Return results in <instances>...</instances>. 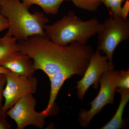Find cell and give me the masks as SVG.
Returning <instances> with one entry per match:
<instances>
[{"mask_svg": "<svg viewBox=\"0 0 129 129\" xmlns=\"http://www.w3.org/2000/svg\"><path fill=\"white\" fill-rule=\"evenodd\" d=\"M19 51L32 59L35 70L44 72L48 78L64 71L83 76L94 53L89 45L78 42L58 45L45 35L30 37L18 42Z\"/></svg>", "mask_w": 129, "mask_h": 129, "instance_id": "cell-1", "label": "cell"}, {"mask_svg": "<svg viewBox=\"0 0 129 129\" xmlns=\"http://www.w3.org/2000/svg\"><path fill=\"white\" fill-rule=\"evenodd\" d=\"M0 13L9 22L7 33L18 40L38 35H45L44 26L49 20L43 13H30L19 0H0Z\"/></svg>", "mask_w": 129, "mask_h": 129, "instance_id": "cell-2", "label": "cell"}, {"mask_svg": "<svg viewBox=\"0 0 129 129\" xmlns=\"http://www.w3.org/2000/svg\"><path fill=\"white\" fill-rule=\"evenodd\" d=\"M103 27V24L95 18L84 21L70 11L52 25H44V29L51 41L66 46L75 42L86 44Z\"/></svg>", "mask_w": 129, "mask_h": 129, "instance_id": "cell-3", "label": "cell"}, {"mask_svg": "<svg viewBox=\"0 0 129 129\" xmlns=\"http://www.w3.org/2000/svg\"><path fill=\"white\" fill-rule=\"evenodd\" d=\"M103 24V28L98 34L97 50L106 54L111 68L114 70L113 57L114 51L121 42L129 39V19L110 16Z\"/></svg>", "mask_w": 129, "mask_h": 129, "instance_id": "cell-4", "label": "cell"}, {"mask_svg": "<svg viewBox=\"0 0 129 129\" xmlns=\"http://www.w3.org/2000/svg\"><path fill=\"white\" fill-rule=\"evenodd\" d=\"M119 74V71L113 70L107 71L102 75L99 79L100 90L96 97L89 104L90 109L88 111L81 109L79 113V122L81 127H88L93 117L107 104H114Z\"/></svg>", "mask_w": 129, "mask_h": 129, "instance_id": "cell-5", "label": "cell"}, {"mask_svg": "<svg viewBox=\"0 0 129 129\" xmlns=\"http://www.w3.org/2000/svg\"><path fill=\"white\" fill-rule=\"evenodd\" d=\"M5 74L6 83L3 91L5 102L2 107V112L6 114V112L19 99L36 92L38 81L33 76L19 75L9 70Z\"/></svg>", "mask_w": 129, "mask_h": 129, "instance_id": "cell-6", "label": "cell"}, {"mask_svg": "<svg viewBox=\"0 0 129 129\" xmlns=\"http://www.w3.org/2000/svg\"><path fill=\"white\" fill-rule=\"evenodd\" d=\"M36 99L32 94L26 95L19 99L6 113L16 122L17 129H23L32 125L42 128L45 123L46 117L35 109Z\"/></svg>", "mask_w": 129, "mask_h": 129, "instance_id": "cell-7", "label": "cell"}, {"mask_svg": "<svg viewBox=\"0 0 129 129\" xmlns=\"http://www.w3.org/2000/svg\"><path fill=\"white\" fill-rule=\"evenodd\" d=\"M112 69L106 56L101 55V51L96 50L92 54L89 62L81 80L77 82L76 88L79 99L83 100L86 92L90 86L98 88L100 77L104 72Z\"/></svg>", "mask_w": 129, "mask_h": 129, "instance_id": "cell-8", "label": "cell"}, {"mask_svg": "<svg viewBox=\"0 0 129 129\" xmlns=\"http://www.w3.org/2000/svg\"><path fill=\"white\" fill-rule=\"evenodd\" d=\"M1 67L14 73L25 76H33L35 71L31 59L20 51L8 58Z\"/></svg>", "mask_w": 129, "mask_h": 129, "instance_id": "cell-9", "label": "cell"}, {"mask_svg": "<svg viewBox=\"0 0 129 129\" xmlns=\"http://www.w3.org/2000/svg\"><path fill=\"white\" fill-rule=\"evenodd\" d=\"M75 75L76 74L73 71H64L54 75L49 78L51 83L50 98L46 108L41 112L46 117L53 114V109L55 106V101L60 89L65 81Z\"/></svg>", "mask_w": 129, "mask_h": 129, "instance_id": "cell-10", "label": "cell"}, {"mask_svg": "<svg viewBox=\"0 0 129 129\" xmlns=\"http://www.w3.org/2000/svg\"><path fill=\"white\" fill-rule=\"evenodd\" d=\"M115 92L121 96L120 103L115 114L111 120L101 129H119L124 126V122L122 118L124 110L129 100V89H116Z\"/></svg>", "mask_w": 129, "mask_h": 129, "instance_id": "cell-11", "label": "cell"}, {"mask_svg": "<svg viewBox=\"0 0 129 129\" xmlns=\"http://www.w3.org/2000/svg\"><path fill=\"white\" fill-rule=\"evenodd\" d=\"M17 40L7 33L0 38V66L11 56L20 51Z\"/></svg>", "mask_w": 129, "mask_h": 129, "instance_id": "cell-12", "label": "cell"}, {"mask_svg": "<svg viewBox=\"0 0 129 129\" xmlns=\"http://www.w3.org/2000/svg\"><path fill=\"white\" fill-rule=\"evenodd\" d=\"M70 0H23V3L28 9L32 5H36L42 8L47 14L55 15L58 12L59 8L64 1Z\"/></svg>", "mask_w": 129, "mask_h": 129, "instance_id": "cell-13", "label": "cell"}, {"mask_svg": "<svg viewBox=\"0 0 129 129\" xmlns=\"http://www.w3.org/2000/svg\"><path fill=\"white\" fill-rule=\"evenodd\" d=\"M77 7L91 12L96 11L101 3L99 0H70Z\"/></svg>", "mask_w": 129, "mask_h": 129, "instance_id": "cell-14", "label": "cell"}, {"mask_svg": "<svg viewBox=\"0 0 129 129\" xmlns=\"http://www.w3.org/2000/svg\"><path fill=\"white\" fill-rule=\"evenodd\" d=\"M103 3L109 11L110 16L121 17L120 12L122 2L124 0H99Z\"/></svg>", "mask_w": 129, "mask_h": 129, "instance_id": "cell-15", "label": "cell"}, {"mask_svg": "<svg viewBox=\"0 0 129 129\" xmlns=\"http://www.w3.org/2000/svg\"><path fill=\"white\" fill-rule=\"evenodd\" d=\"M117 89H129V71H119L117 83Z\"/></svg>", "mask_w": 129, "mask_h": 129, "instance_id": "cell-16", "label": "cell"}, {"mask_svg": "<svg viewBox=\"0 0 129 129\" xmlns=\"http://www.w3.org/2000/svg\"><path fill=\"white\" fill-rule=\"evenodd\" d=\"M6 83V78L5 74H0V117H6L2 112V102L3 91Z\"/></svg>", "mask_w": 129, "mask_h": 129, "instance_id": "cell-17", "label": "cell"}, {"mask_svg": "<svg viewBox=\"0 0 129 129\" xmlns=\"http://www.w3.org/2000/svg\"><path fill=\"white\" fill-rule=\"evenodd\" d=\"M129 12V1H126L123 6L121 8L120 10V16L122 18L125 19L127 18Z\"/></svg>", "mask_w": 129, "mask_h": 129, "instance_id": "cell-18", "label": "cell"}, {"mask_svg": "<svg viewBox=\"0 0 129 129\" xmlns=\"http://www.w3.org/2000/svg\"><path fill=\"white\" fill-rule=\"evenodd\" d=\"M8 27L9 22L7 18L0 13V32L8 28Z\"/></svg>", "mask_w": 129, "mask_h": 129, "instance_id": "cell-19", "label": "cell"}, {"mask_svg": "<svg viewBox=\"0 0 129 129\" xmlns=\"http://www.w3.org/2000/svg\"><path fill=\"white\" fill-rule=\"evenodd\" d=\"M11 127V125L6 119V117H0V129H8Z\"/></svg>", "mask_w": 129, "mask_h": 129, "instance_id": "cell-20", "label": "cell"}, {"mask_svg": "<svg viewBox=\"0 0 129 129\" xmlns=\"http://www.w3.org/2000/svg\"><path fill=\"white\" fill-rule=\"evenodd\" d=\"M9 70L6 69L5 68L0 66V74H5L7 73Z\"/></svg>", "mask_w": 129, "mask_h": 129, "instance_id": "cell-21", "label": "cell"}]
</instances>
